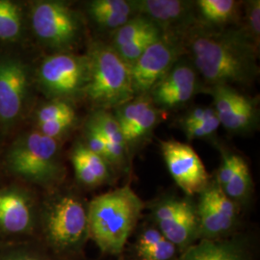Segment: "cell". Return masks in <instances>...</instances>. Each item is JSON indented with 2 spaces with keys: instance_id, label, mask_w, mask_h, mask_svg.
Returning <instances> with one entry per match:
<instances>
[{
  "instance_id": "cell-4",
  "label": "cell",
  "mask_w": 260,
  "mask_h": 260,
  "mask_svg": "<svg viewBox=\"0 0 260 260\" xmlns=\"http://www.w3.org/2000/svg\"><path fill=\"white\" fill-rule=\"evenodd\" d=\"M5 161L13 175L36 185H53L63 175L58 140L38 130L23 133L15 140Z\"/></svg>"
},
{
  "instance_id": "cell-24",
  "label": "cell",
  "mask_w": 260,
  "mask_h": 260,
  "mask_svg": "<svg viewBox=\"0 0 260 260\" xmlns=\"http://www.w3.org/2000/svg\"><path fill=\"white\" fill-rule=\"evenodd\" d=\"M251 189V177L250 170L240 156L235 172L228 184L222 188L223 193L233 201H242L246 199Z\"/></svg>"
},
{
  "instance_id": "cell-29",
  "label": "cell",
  "mask_w": 260,
  "mask_h": 260,
  "mask_svg": "<svg viewBox=\"0 0 260 260\" xmlns=\"http://www.w3.org/2000/svg\"><path fill=\"white\" fill-rule=\"evenodd\" d=\"M72 115H75V111L69 102L51 101L38 110L36 120L37 123H42Z\"/></svg>"
},
{
  "instance_id": "cell-36",
  "label": "cell",
  "mask_w": 260,
  "mask_h": 260,
  "mask_svg": "<svg viewBox=\"0 0 260 260\" xmlns=\"http://www.w3.org/2000/svg\"><path fill=\"white\" fill-rule=\"evenodd\" d=\"M216 116V112L212 107H199L190 112L182 121V127L198 124L200 122L209 120Z\"/></svg>"
},
{
  "instance_id": "cell-1",
  "label": "cell",
  "mask_w": 260,
  "mask_h": 260,
  "mask_svg": "<svg viewBox=\"0 0 260 260\" xmlns=\"http://www.w3.org/2000/svg\"><path fill=\"white\" fill-rule=\"evenodd\" d=\"M256 47L242 30L199 31L190 40L194 68L212 87L251 82L258 75Z\"/></svg>"
},
{
  "instance_id": "cell-18",
  "label": "cell",
  "mask_w": 260,
  "mask_h": 260,
  "mask_svg": "<svg viewBox=\"0 0 260 260\" xmlns=\"http://www.w3.org/2000/svg\"><path fill=\"white\" fill-rule=\"evenodd\" d=\"M134 11L132 1L125 0H93L88 4L91 19L106 30H114L127 22Z\"/></svg>"
},
{
  "instance_id": "cell-6",
  "label": "cell",
  "mask_w": 260,
  "mask_h": 260,
  "mask_svg": "<svg viewBox=\"0 0 260 260\" xmlns=\"http://www.w3.org/2000/svg\"><path fill=\"white\" fill-rule=\"evenodd\" d=\"M40 90L51 101H65L84 94L88 81L86 56L57 52L46 57L36 74Z\"/></svg>"
},
{
  "instance_id": "cell-9",
  "label": "cell",
  "mask_w": 260,
  "mask_h": 260,
  "mask_svg": "<svg viewBox=\"0 0 260 260\" xmlns=\"http://www.w3.org/2000/svg\"><path fill=\"white\" fill-rule=\"evenodd\" d=\"M161 150L168 170L185 194L194 195L207 187L208 174L195 149L175 141H162Z\"/></svg>"
},
{
  "instance_id": "cell-25",
  "label": "cell",
  "mask_w": 260,
  "mask_h": 260,
  "mask_svg": "<svg viewBox=\"0 0 260 260\" xmlns=\"http://www.w3.org/2000/svg\"><path fill=\"white\" fill-rule=\"evenodd\" d=\"M157 120V110L154 104L150 101L140 113L136 120L133 121L127 128L122 131V135L126 144L130 142L138 141L145 135H147L156 124Z\"/></svg>"
},
{
  "instance_id": "cell-26",
  "label": "cell",
  "mask_w": 260,
  "mask_h": 260,
  "mask_svg": "<svg viewBox=\"0 0 260 260\" xmlns=\"http://www.w3.org/2000/svg\"><path fill=\"white\" fill-rule=\"evenodd\" d=\"M161 37L162 31L157 30L138 38L129 44L115 50L118 53V55L123 60V62L130 67L139 59L140 56L148 49L149 46H151Z\"/></svg>"
},
{
  "instance_id": "cell-11",
  "label": "cell",
  "mask_w": 260,
  "mask_h": 260,
  "mask_svg": "<svg viewBox=\"0 0 260 260\" xmlns=\"http://www.w3.org/2000/svg\"><path fill=\"white\" fill-rule=\"evenodd\" d=\"M36 224V206L31 194L18 186L0 188V233L24 235Z\"/></svg>"
},
{
  "instance_id": "cell-12",
  "label": "cell",
  "mask_w": 260,
  "mask_h": 260,
  "mask_svg": "<svg viewBox=\"0 0 260 260\" xmlns=\"http://www.w3.org/2000/svg\"><path fill=\"white\" fill-rule=\"evenodd\" d=\"M214 110L224 128L232 132H246L255 126L257 121L256 105L231 86L212 87Z\"/></svg>"
},
{
  "instance_id": "cell-21",
  "label": "cell",
  "mask_w": 260,
  "mask_h": 260,
  "mask_svg": "<svg viewBox=\"0 0 260 260\" xmlns=\"http://www.w3.org/2000/svg\"><path fill=\"white\" fill-rule=\"evenodd\" d=\"M196 3L202 18L211 24L232 22L238 15L239 2L234 0H199Z\"/></svg>"
},
{
  "instance_id": "cell-10",
  "label": "cell",
  "mask_w": 260,
  "mask_h": 260,
  "mask_svg": "<svg viewBox=\"0 0 260 260\" xmlns=\"http://www.w3.org/2000/svg\"><path fill=\"white\" fill-rule=\"evenodd\" d=\"M178 49L164 37H161L130 66L133 91L136 94H146L177 62Z\"/></svg>"
},
{
  "instance_id": "cell-8",
  "label": "cell",
  "mask_w": 260,
  "mask_h": 260,
  "mask_svg": "<svg viewBox=\"0 0 260 260\" xmlns=\"http://www.w3.org/2000/svg\"><path fill=\"white\" fill-rule=\"evenodd\" d=\"M30 87L28 67L16 56L0 53V124L10 128L21 118Z\"/></svg>"
},
{
  "instance_id": "cell-33",
  "label": "cell",
  "mask_w": 260,
  "mask_h": 260,
  "mask_svg": "<svg viewBox=\"0 0 260 260\" xmlns=\"http://www.w3.org/2000/svg\"><path fill=\"white\" fill-rule=\"evenodd\" d=\"M220 125V121L216 115L213 118L200 122L198 124L185 126L183 127V129L185 131L186 136L189 139H203L213 135Z\"/></svg>"
},
{
  "instance_id": "cell-35",
  "label": "cell",
  "mask_w": 260,
  "mask_h": 260,
  "mask_svg": "<svg viewBox=\"0 0 260 260\" xmlns=\"http://www.w3.org/2000/svg\"><path fill=\"white\" fill-rule=\"evenodd\" d=\"M0 260H50L46 255L37 251L18 248L0 253Z\"/></svg>"
},
{
  "instance_id": "cell-20",
  "label": "cell",
  "mask_w": 260,
  "mask_h": 260,
  "mask_svg": "<svg viewBox=\"0 0 260 260\" xmlns=\"http://www.w3.org/2000/svg\"><path fill=\"white\" fill-rule=\"evenodd\" d=\"M197 216L199 234H202L205 239H216L228 233L233 225V222L219 213L204 194H202L199 203Z\"/></svg>"
},
{
  "instance_id": "cell-31",
  "label": "cell",
  "mask_w": 260,
  "mask_h": 260,
  "mask_svg": "<svg viewBox=\"0 0 260 260\" xmlns=\"http://www.w3.org/2000/svg\"><path fill=\"white\" fill-rule=\"evenodd\" d=\"M176 251L177 247L164 238L157 244L137 252L141 260H170L174 257Z\"/></svg>"
},
{
  "instance_id": "cell-17",
  "label": "cell",
  "mask_w": 260,
  "mask_h": 260,
  "mask_svg": "<svg viewBox=\"0 0 260 260\" xmlns=\"http://www.w3.org/2000/svg\"><path fill=\"white\" fill-rule=\"evenodd\" d=\"M72 163L75 177L83 185H100L109 177L108 162L81 144L74 149Z\"/></svg>"
},
{
  "instance_id": "cell-13",
  "label": "cell",
  "mask_w": 260,
  "mask_h": 260,
  "mask_svg": "<svg viewBox=\"0 0 260 260\" xmlns=\"http://www.w3.org/2000/svg\"><path fill=\"white\" fill-rule=\"evenodd\" d=\"M198 89V73L194 67L177 62L151 89V102L159 107L172 109L189 102Z\"/></svg>"
},
{
  "instance_id": "cell-16",
  "label": "cell",
  "mask_w": 260,
  "mask_h": 260,
  "mask_svg": "<svg viewBox=\"0 0 260 260\" xmlns=\"http://www.w3.org/2000/svg\"><path fill=\"white\" fill-rule=\"evenodd\" d=\"M177 260H246V248L237 239H204L188 247Z\"/></svg>"
},
{
  "instance_id": "cell-15",
  "label": "cell",
  "mask_w": 260,
  "mask_h": 260,
  "mask_svg": "<svg viewBox=\"0 0 260 260\" xmlns=\"http://www.w3.org/2000/svg\"><path fill=\"white\" fill-rule=\"evenodd\" d=\"M158 230L168 241L176 247L186 250L199 234L197 210L185 201L180 211L173 218L157 223Z\"/></svg>"
},
{
  "instance_id": "cell-7",
  "label": "cell",
  "mask_w": 260,
  "mask_h": 260,
  "mask_svg": "<svg viewBox=\"0 0 260 260\" xmlns=\"http://www.w3.org/2000/svg\"><path fill=\"white\" fill-rule=\"evenodd\" d=\"M31 26L46 47L67 52L81 34V21L69 5L61 1H38L31 10Z\"/></svg>"
},
{
  "instance_id": "cell-32",
  "label": "cell",
  "mask_w": 260,
  "mask_h": 260,
  "mask_svg": "<svg viewBox=\"0 0 260 260\" xmlns=\"http://www.w3.org/2000/svg\"><path fill=\"white\" fill-rule=\"evenodd\" d=\"M93 153L102 156L106 160V144L102 133L95 127L93 122L89 121L85 130V145Z\"/></svg>"
},
{
  "instance_id": "cell-19",
  "label": "cell",
  "mask_w": 260,
  "mask_h": 260,
  "mask_svg": "<svg viewBox=\"0 0 260 260\" xmlns=\"http://www.w3.org/2000/svg\"><path fill=\"white\" fill-rule=\"evenodd\" d=\"M90 121L100 130L105 141L106 161L113 164L121 163L124 157L126 142L115 116L104 110H100Z\"/></svg>"
},
{
  "instance_id": "cell-2",
  "label": "cell",
  "mask_w": 260,
  "mask_h": 260,
  "mask_svg": "<svg viewBox=\"0 0 260 260\" xmlns=\"http://www.w3.org/2000/svg\"><path fill=\"white\" fill-rule=\"evenodd\" d=\"M143 206L128 185L95 197L87 207L89 236L103 252L120 253L139 221Z\"/></svg>"
},
{
  "instance_id": "cell-22",
  "label": "cell",
  "mask_w": 260,
  "mask_h": 260,
  "mask_svg": "<svg viewBox=\"0 0 260 260\" xmlns=\"http://www.w3.org/2000/svg\"><path fill=\"white\" fill-rule=\"evenodd\" d=\"M23 31L22 11L18 3L0 0V41L16 42Z\"/></svg>"
},
{
  "instance_id": "cell-28",
  "label": "cell",
  "mask_w": 260,
  "mask_h": 260,
  "mask_svg": "<svg viewBox=\"0 0 260 260\" xmlns=\"http://www.w3.org/2000/svg\"><path fill=\"white\" fill-rule=\"evenodd\" d=\"M244 34L258 47L260 37V1L253 0L246 4L244 16Z\"/></svg>"
},
{
  "instance_id": "cell-27",
  "label": "cell",
  "mask_w": 260,
  "mask_h": 260,
  "mask_svg": "<svg viewBox=\"0 0 260 260\" xmlns=\"http://www.w3.org/2000/svg\"><path fill=\"white\" fill-rule=\"evenodd\" d=\"M203 194L207 198L209 203L219 213L234 223L237 215L236 205L233 200L223 193V190L219 186L206 187Z\"/></svg>"
},
{
  "instance_id": "cell-3",
  "label": "cell",
  "mask_w": 260,
  "mask_h": 260,
  "mask_svg": "<svg viewBox=\"0 0 260 260\" xmlns=\"http://www.w3.org/2000/svg\"><path fill=\"white\" fill-rule=\"evenodd\" d=\"M86 57L88 81L84 95L95 107H119L134 99L129 66L113 47L95 44Z\"/></svg>"
},
{
  "instance_id": "cell-5",
  "label": "cell",
  "mask_w": 260,
  "mask_h": 260,
  "mask_svg": "<svg viewBox=\"0 0 260 260\" xmlns=\"http://www.w3.org/2000/svg\"><path fill=\"white\" fill-rule=\"evenodd\" d=\"M43 232L48 245L57 252L77 251L89 237L87 208L74 195H59L46 205Z\"/></svg>"
},
{
  "instance_id": "cell-14",
  "label": "cell",
  "mask_w": 260,
  "mask_h": 260,
  "mask_svg": "<svg viewBox=\"0 0 260 260\" xmlns=\"http://www.w3.org/2000/svg\"><path fill=\"white\" fill-rule=\"evenodd\" d=\"M134 11L152 20L161 31L183 25L190 14V2L181 0L132 1Z\"/></svg>"
},
{
  "instance_id": "cell-23",
  "label": "cell",
  "mask_w": 260,
  "mask_h": 260,
  "mask_svg": "<svg viewBox=\"0 0 260 260\" xmlns=\"http://www.w3.org/2000/svg\"><path fill=\"white\" fill-rule=\"evenodd\" d=\"M157 30L160 29L152 20L145 16L137 15L115 31L111 47L118 49L138 38Z\"/></svg>"
},
{
  "instance_id": "cell-34",
  "label": "cell",
  "mask_w": 260,
  "mask_h": 260,
  "mask_svg": "<svg viewBox=\"0 0 260 260\" xmlns=\"http://www.w3.org/2000/svg\"><path fill=\"white\" fill-rule=\"evenodd\" d=\"M240 156L236 154H224L218 171V186L222 189L233 177Z\"/></svg>"
},
{
  "instance_id": "cell-37",
  "label": "cell",
  "mask_w": 260,
  "mask_h": 260,
  "mask_svg": "<svg viewBox=\"0 0 260 260\" xmlns=\"http://www.w3.org/2000/svg\"><path fill=\"white\" fill-rule=\"evenodd\" d=\"M165 237L160 233L157 229H147L144 233L140 235L137 242V251L145 250L152 245L162 241Z\"/></svg>"
},
{
  "instance_id": "cell-30",
  "label": "cell",
  "mask_w": 260,
  "mask_h": 260,
  "mask_svg": "<svg viewBox=\"0 0 260 260\" xmlns=\"http://www.w3.org/2000/svg\"><path fill=\"white\" fill-rule=\"evenodd\" d=\"M75 121V115L66 116L56 119L54 121L37 123V130L47 137L58 140L59 137H61L71 129Z\"/></svg>"
}]
</instances>
